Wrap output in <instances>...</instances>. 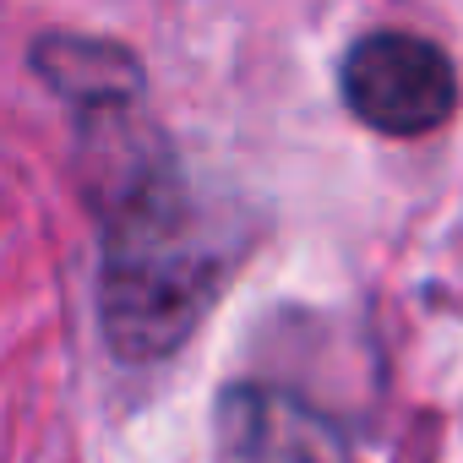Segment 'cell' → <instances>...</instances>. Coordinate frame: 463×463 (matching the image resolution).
<instances>
[{"instance_id":"6da1fadb","label":"cell","mask_w":463,"mask_h":463,"mask_svg":"<svg viewBox=\"0 0 463 463\" xmlns=\"http://www.w3.org/2000/svg\"><path fill=\"white\" fill-rule=\"evenodd\" d=\"M246 218L207 196L164 153H137L104 196L99 241V322L126 365L175 354L213 311L241 251Z\"/></svg>"},{"instance_id":"7a4b0ae2","label":"cell","mask_w":463,"mask_h":463,"mask_svg":"<svg viewBox=\"0 0 463 463\" xmlns=\"http://www.w3.org/2000/svg\"><path fill=\"white\" fill-rule=\"evenodd\" d=\"M338 93L360 126L382 137H425L452 120L458 71L441 55V44L403 33V28H382L349 44Z\"/></svg>"},{"instance_id":"3957f363","label":"cell","mask_w":463,"mask_h":463,"mask_svg":"<svg viewBox=\"0 0 463 463\" xmlns=\"http://www.w3.org/2000/svg\"><path fill=\"white\" fill-rule=\"evenodd\" d=\"M218 463H349L344 430L279 387L218 392Z\"/></svg>"},{"instance_id":"277c9868","label":"cell","mask_w":463,"mask_h":463,"mask_svg":"<svg viewBox=\"0 0 463 463\" xmlns=\"http://www.w3.org/2000/svg\"><path fill=\"white\" fill-rule=\"evenodd\" d=\"M33 66L39 77L77 104L82 115H109V109H131L142 93V66L131 50H120L115 39H88V33H50L33 44Z\"/></svg>"}]
</instances>
